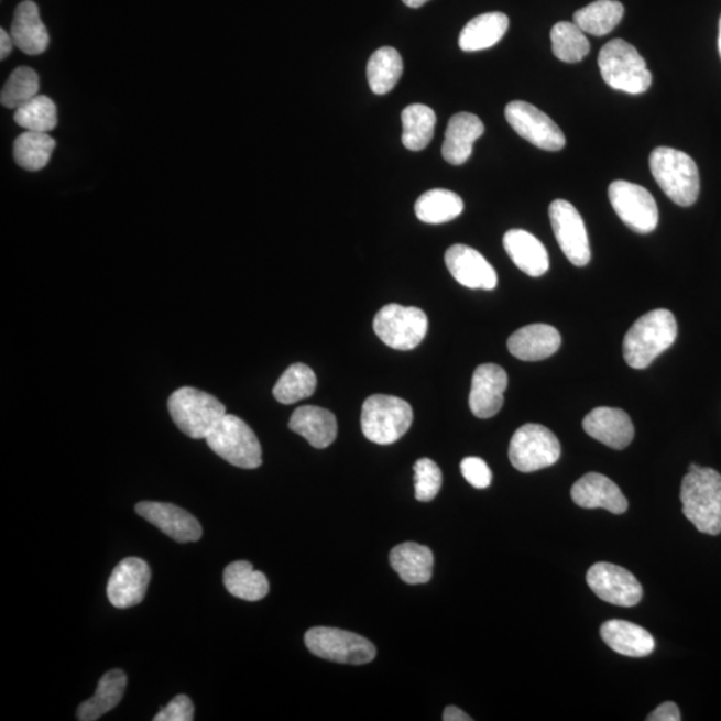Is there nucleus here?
Returning <instances> with one entry per match:
<instances>
[{
  "mask_svg": "<svg viewBox=\"0 0 721 721\" xmlns=\"http://www.w3.org/2000/svg\"><path fill=\"white\" fill-rule=\"evenodd\" d=\"M682 513L706 535L721 533V474L691 463L681 482Z\"/></svg>",
  "mask_w": 721,
  "mask_h": 721,
  "instance_id": "1",
  "label": "nucleus"
},
{
  "mask_svg": "<svg viewBox=\"0 0 721 721\" xmlns=\"http://www.w3.org/2000/svg\"><path fill=\"white\" fill-rule=\"evenodd\" d=\"M677 337L676 318L667 309H656L638 318L626 331L624 360L633 369H645L673 347Z\"/></svg>",
  "mask_w": 721,
  "mask_h": 721,
  "instance_id": "2",
  "label": "nucleus"
},
{
  "mask_svg": "<svg viewBox=\"0 0 721 721\" xmlns=\"http://www.w3.org/2000/svg\"><path fill=\"white\" fill-rule=\"evenodd\" d=\"M649 167L657 185L676 205L688 208L698 200L700 175L691 156L673 148H657L651 153Z\"/></svg>",
  "mask_w": 721,
  "mask_h": 721,
  "instance_id": "3",
  "label": "nucleus"
},
{
  "mask_svg": "<svg viewBox=\"0 0 721 721\" xmlns=\"http://www.w3.org/2000/svg\"><path fill=\"white\" fill-rule=\"evenodd\" d=\"M601 77L613 90L638 96L652 85V74L637 50L623 40H613L600 50Z\"/></svg>",
  "mask_w": 721,
  "mask_h": 721,
  "instance_id": "4",
  "label": "nucleus"
},
{
  "mask_svg": "<svg viewBox=\"0 0 721 721\" xmlns=\"http://www.w3.org/2000/svg\"><path fill=\"white\" fill-rule=\"evenodd\" d=\"M167 406L177 428L194 440H206L226 416V407L215 396L189 386L175 391Z\"/></svg>",
  "mask_w": 721,
  "mask_h": 721,
  "instance_id": "5",
  "label": "nucleus"
},
{
  "mask_svg": "<svg viewBox=\"0 0 721 721\" xmlns=\"http://www.w3.org/2000/svg\"><path fill=\"white\" fill-rule=\"evenodd\" d=\"M412 423V406L403 398L374 394L362 406V433L374 444L389 445L398 441L409 430Z\"/></svg>",
  "mask_w": 721,
  "mask_h": 721,
  "instance_id": "6",
  "label": "nucleus"
},
{
  "mask_svg": "<svg viewBox=\"0 0 721 721\" xmlns=\"http://www.w3.org/2000/svg\"><path fill=\"white\" fill-rule=\"evenodd\" d=\"M209 448L231 466L255 469L262 463V448L250 426L233 415H226L206 437Z\"/></svg>",
  "mask_w": 721,
  "mask_h": 721,
  "instance_id": "7",
  "label": "nucleus"
},
{
  "mask_svg": "<svg viewBox=\"0 0 721 721\" xmlns=\"http://www.w3.org/2000/svg\"><path fill=\"white\" fill-rule=\"evenodd\" d=\"M305 644L313 655L330 662L352 664V666L373 662L378 655V651L368 638L330 626H316L307 631Z\"/></svg>",
  "mask_w": 721,
  "mask_h": 721,
  "instance_id": "8",
  "label": "nucleus"
},
{
  "mask_svg": "<svg viewBox=\"0 0 721 721\" xmlns=\"http://www.w3.org/2000/svg\"><path fill=\"white\" fill-rule=\"evenodd\" d=\"M561 456V445L548 428L526 424L514 433L510 444L512 466L523 473L537 472L555 466Z\"/></svg>",
  "mask_w": 721,
  "mask_h": 721,
  "instance_id": "9",
  "label": "nucleus"
},
{
  "mask_svg": "<svg viewBox=\"0 0 721 721\" xmlns=\"http://www.w3.org/2000/svg\"><path fill=\"white\" fill-rule=\"evenodd\" d=\"M373 328L387 347L413 350L424 341L428 331V317L418 307L391 304L375 315Z\"/></svg>",
  "mask_w": 721,
  "mask_h": 721,
  "instance_id": "10",
  "label": "nucleus"
},
{
  "mask_svg": "<svg viewBox=\"0 0 721 721\" xmlns=\"http://www.w3.org/2000/svg\"><path fill=\"white\" fill-rule=\"evenodd\" d=\"M616 215L636 233L648 234L657 228L658 209L652 194L632 182L614 181L608 189Z\"/></svg>",
  "mask_w": 721,
  "mask_h": 721,
  "instance_id": "11",
  "label": "nucleus"
},
{
  "mask_svg": "<svg viewBox=\"0 0 721 721\" xmlns=\"http://www.w3.org/2000/svg\"><path fill=\"white\" fill-rule=\"evenodd\" d=\"M505 118L511 128L524 140L547 152H560L567 140L555 121L524 100H513L505 108Z\"/></svg>",
  "mask_w": 721,
  "mask_h": 721,
  "instance_id": "12",
  "label": "nucleus"
},
{
  "mask_svg": "<svg viewBox=\"0 0 721 721\" xmlns=\"http://www.w3.org/2000/svg\"><path fill=\"white\" fill-rule=\"evenodd\" d=\"M551 229L562 253L576 266L591 261L588 233L580 212L568 200L556 199L549 206Z\"/></svg>",
  "mask_w": 721,
  "mask_h": 721,
  "instance_id": "13",
  "label": "nucleus"
},
{
  "mask_svg": "<svg viewBox=\"0 0 721 721\" xmlns=\"http://www.w3.org/2000/svg\"><path fill=\"white\" fill-rule=\"evenodd\" d=\"M587 582L599 599L613 605L635 607L643 598V588L636 577L614 564H594L588 570Z\"/></svg>",
  "mask_w": 721,
  "mask_h": 721,
  "instance_id": "14",
  "label": "nucleus"
},
{
  "mask_svg": "<svg viewBox=\"0 0 721 721\" xmlns=\"http://www.w3.org/2000/svg\"><path fill=\"white\" fill-rule=\"evenodd\" d=\"M152 570L138 557H128L118 564L110 576L108 598L118 610L142 603L146 594Z\"/></svg>",
  "mask_w": 721,
  "mask_h": 721,
  "instance_id": "15",
  "label": "nucleus"
},
{
  "mask_svg": "<svg viewBox=\"0 0 721 721\" xmlns=\"http://www.w3.org/2000/svg\"><path fill=\"white\" fill-rule=\"evenodd\" d=\"M135 511L175 542L194 543L203 537L198 520L177 505L142 501L136 504Z\"/></svg>",
  "mask_w": 721,
  "mask_h": 721,
  "instance_id": "16",
  "label": "nucleus"
},
{
  "mask_svg": "<svg viewBox=\"0 0 721 721\" xmlns=\"http://www.w3.org/2000/svg\"><path fill=\"white\" fill-rule=\"evenodd\" d=\"M507 374L496 363H484L474 370L469 406L478 418L496 416L504 405Z\"/></svg>",
  "mask_w": 721,
  "mask_h": 721,
  "instance_id": "17",
  "label": "nucleus"
},
{
  "mask_svg": "<svg viewBox=\"0 0 721 721\" xmlns=\"http://www.w3.org/2000/svg\"><path fill=\"white\" fill-rule=\"evenodd\" d=\"M448 271L459 284L469 288L493 291L498 286V273L482 254L467 244H454L445 253Z\"/></svg>",
  "mask_w": 721,
  "mask_h": 721,
  "instance_id": "18",
  "label": "nucleus"
},
{
  "mask_svg": "<svg viewBox=\"0 0 721 721\" xmlns=\"http://www.w3.org/2000/svg\"><path fill=\"white\" fill-rule=\"evenodd\" d=\"M582 428L594 440L618 450L629 447L635 437L630 416L616 407H596L586 416Z\"/></svg>",
  "mask_w": 721,
  "mask_h": 721,
  "instance_id": "19",
  "label": "nucleus"
},
{
  "mask_svg": "<svg viewBox=\"0 0 721 721\" xmlns=\"http://www.w3.org/2000/svg\"><path fill=\"white\" fill-rule=\"evenodd\" d=\"M572 500L576 505L586 510L603 507L613 514H622L629 510V500L611 479L600 473H587L572 487Z\"/></svg>",
  "mask_w": 721,
  "mask_h": 721,
  "instance_id": "20",
  "label": "nucleus"
},
{
  "mask_svg": "<svg viewBox=\"0 0 721 721\" xmlns=\"http://www.w3.org/2000/svg\"><path fill=\"white\" fill-rule=\"evenodd\" d=\"M561 347V336L554 326L533 324L514 331L507 340L512 356L522 361H542Z\"/></svg>",
  "mask_w": 721,
  "mask_h": 721,
  "instance_id": "21",
  "label": "nucleus"
},
{
  "mask_svg": "<svg viewBox=\"0 0 721 721\" xmlns=\"http://www.w3.org/2000/svg\"><path fill=\"white\" fill-rule=\"evenodd\" d=\"M484 131V123L478 116L459 112L451 117L441 149L444 160L455 166L466 163L472 155L474 142Z\"/></svg>",
  "mask_w": 721,
  "mask_h": 721,
  "instance_id": "22",
  "label": "nucleus"
},
{
  "mask_svg": "<svg viewBox=\"0 0 721 721\" xmlns=\"http://www.w3.org/2000/svg\"><path fill=\"white\" fill-rule=\"evenodd\" d=\"M11 36L22 53L35 56L48 48L50 36L42 22L40 9L33 0H24L18 6L11 24Z\"/></svg>",
  "mask_w": 721,
  "mask_h": 721,
  "instance_id": "23",
  "label": "nucleus"
},
{
  "mask_svg": "<svg viewBox=\"0 0 721 721\" xmlns=\"http://www.w3.org/2000/svg\"><path fill=\"white\" fill-rule=\"evenodd\" d=\"M288 428L303 436L316 449L328 448L335 443L338 431L334 413L309 405L294 411Z\"/></svg>",
  "mask_w": 721,
  "mask_h": 721,
  "instance_id": "24",
  "label": "nucleus"
},
{
  "mask_svg": "<svg viewBox=\"0 0 721 721\" xmlns=\"http://www.w3.org/2000/svg\"><path fill=\"white\" fill-rule=\"evenodd\" d=\"M504 249L514 265L531 277H542L549 269V255L544 244L528 231L513 229L504 236Z\"/></svg>",
  "mask_w": 721,
  "mask_h": 721,
  "instance_id": "25",
  "label": "nucleus"
},
{
  "mask_svg": "<svg viewBox=\"0 0 721 721\" xmlns=\"http://www.w3.org/2000/svg\"><path fill=\"white\" fill-rule=\"evenodd\" d=\"M601 638L620 655L630 657L648 656L655 649V641L647 630L625 620H610L601 625Z\"/></svg>",
  "mask_w": 721,
  "mask_h": 721,
  "instance_id": "26",
  "label": "nucleus"
},
{
  "mask_svg": "<svg viewBox=\"0 0 721 721\" xmlns=\"http://www.w3.org/2000/svg\"><path fill=\"white\" fill-rule=\"evenodd\" d=\"M391 566L406 585H425L431 579L435 556L425 545L404 543L392 549Z\"/></svg>",
  "mask_w": 721,
  "mask_h": 721,
  "instance_id": "27",
  "label": "nucleus"
},
{
  "mask_svg": "<svg viewBox=\"0 0 721 721\" xmlns=\"http://www.w3.org/2000/svg\"><path fill=\"white\" fill-rule=\"evenodd\" d=\"M510 19L503 12H487L476 17L461 31L460 48L467 53L491 48L503 40Z\"/></svg>",
  "mask_w": 721,
  "mask_h": 721,
  "instance_id": "28",
  "label": "nucleus"
},
{
  "mask_svg": "<svg viewBox=\"0 0 721 721\" xmlns=\"http://www.w3.org/2000/svg\"><path fill=\"white\" fill-rule=\"evenodd\" d=\"M128 677L121 669H112L99 680L96 693L92 698L81 703L78 708L77 718L80 721H96L103 714L114 710L123 699L127 689Z\"/></svg>",
  "mask_w": 721,
  "mask_h": 721,
  "instance_id": "29",
  "label": "nucleus"
},
{
  "mask_svg": "<svg viewBox=\"0 0 721 721\" xmlns=\"http://www.w3.org/2000/svg\"><path fill=\"white\" fill-rule=\"evenodd\" d=\"M223 585L229 593L247 601H259L269 593L266 576L248 561H236L226 567Z\"/></svg>",
  "mask_w": 721,
  "mask_h": 721,
  "instance_id": "30",
  "label": "nucleus"
},
{
  "mask_svg": "<svg viewBox=\"0 0 721 721\" xmlns=\"http://www.w3.org/2000/svg\"><path fill=\"white\" fill-rule=\"evenodd\" d=\"M404 73V62L393 47H381L368 62L367 74L370 89L378 96L392 91Z\"/></svg>",
  "mask_w": 721,
  "mask_h": 721,
  "instance_id": "31",
  "label": "nucleus"
},
{
  "mask_svg": "<svg viewBox=\"0 0 721 721\" xmlns=\"http://www.w3.org/2000/svg\"><path fill=\"white\" fill-rule=\"evenodd\" d=\"M624 6L618 0H596L575 12L573 22L586 34L604 36L622 22Z\"/></svg>",
  "mask_w": 721,
  "mask_h": 721,
  "instance_id": "32",
  "label": "nucleus"
},
{
  "mask_svg": "<svg viewBox=\"0 0 721 721\" xmlns=\"http://www.w3.org/2000/svg\"><path fill=\"white\" fill-rule=\"evenodd\" d=\"M403 119V143L412 152H422L435 135L436 112L429 106L411 105L401 114Z\"/></svg>",
  "mask_w": 721,
  "mask_h": 721,
  "instance_id": "33",
  "label": "nucleus"
},
{
  "mask_svg": "<svg viewBox=\"0 0 721 721\" xmlns=\"http://www.w3.org/2000/svg\"><path fill=\"white\" fill-rule=\"evenodd\" d=\"M415 209L419 221L440 225L459 217L463 210V203L459 194L435 189L424 193L417 199Z\"/></svg>",
  "mask_w": 721,
  "mask_h": 721,
  "instance_id": "34",
  "label": "nucleus"
},
{
  "mask_svg": "<svg viewBox=\"0 0 721 721\" xmlns=\"http://www.w3.org/2000/svg\"><path fill=\"white\" fill-rule=\"evenodd\" d=\"M56 142L47 133L26 131L19 135L14 143V160L28 172H40L48 165Z\"/></svg>",
  "mask_w": 721,
  "mask_h": 721,
  "instance_id": "35",
  "label": "nucleus"
},
{
  "mask_svg": "<svg viewBox=\"0 0 721 721\" xmlns=\"http://www.w3.org/2000/svg\"><path fill=\"white\" fill-rule=\"evenodd\" d=\"M317 378L312 368L305 363L288 367L273 389L275 400L281 404L292 405L309 398L316 392Z\"/></svg>",
  "mask_w": 721,
  "mask_h": 721,
  "instance_id": "36",
  "label": "nucleus"
},
{
  "mask_svg": "<svg viewBox=\"0 0 721 721\" xmlns=\"http://www.w3.org/2000/svg\"><path fill=\"white\" fill-rule=\"evenodd\" d=\"M550 41L551 52L566 64H577L591 52L587 34L575 22L555 24L550 31Z\"/></svg>",
  "mask_w": 721,
  "mask_h": 721,
  "instance_id": "37",
  "label": "nucleus"
},
{
  "mask_svg": "<svg viewBox=\"0 0 721 721\" xmlns=\"http://www.w3.org/2000/svg\"><path fill=\"white\" fill-rule=\"evenodd\" d=\"M14 121L26 131L48 134L58 124V110L53 99L36 96L15 110Z\"/></svg>",
  "mask_w": 721,
  "mask_h": 721,
  "instance_id": "38",
  "label": "nucleus"
},
{
  "mask_svg": "<svg viewBox=\"0 0 721 721\" xmlns=\"http://www.w3.org/2000/svg\"><path fill=\"white\" fill-rule=\"evenodd\" d=\"M40 77L33 68L18 67L6 81L0 102L4 108L17 110L29 100L40 96Z\"/></svg>",
  "mask_w": 721,
  "mask_h": 721,
  "instance_id": "39",
  "label": "nucleus"
},
{
  "mask_svg": "<svg viewBox=\"0 0 721 721\" xmlns=\"http://www.w3.org/2000/svg\"><path fill=\"white\" fill-rule=\"evenodd\" d=\"M416 499L428 503L440 492L443 485L441 469L435 461L419 459L415 466Z\"/></svg>",
  "mask_w": 721,
  "mask_h": 721,
  "instance_id": "40",
  "label": "nucleus"
},
{
  "mask_svg": "<svg viewBox=\"0 0 721 721\" xmlns=\"http://www.w3.org/2000/svg\"><path fill=\"white\" fill-rule=\"evenodd\" d=\"M461 473L470 485L485 489L491 485L492 472L488 463L479 457H467L461 462Z\"/></svg>",
  "mask_w": 721,
  "mask_h": 721,
  "instance_id": "41",
  "label": "nucleus"
},
{
  "mask_svg": "<svg viewBox=\"0 0 721 721\" xmlns=\"http://www.w3.org/2000/svg\"><path fill=\"white\" fill-rule=\"evenodd\" d=\"M194 719L193 701L185 695L175 698L155 714L154 721H192Z\"/></svg>",
  "mask_w": 721,
  "mask_h": 721,
  "instance_id": "42",
  "label": "nucleus"
},
{
  "mask_svg": "<svg viewBox=\"0 0 721 721\" xmlns=\"http://www.w3.org/2000/svg\"><path fill=\"white\" fill-rule=\"evenodd\" d=\"M648 721H680L681 714L679 708L673 701H667L658 706L654 712H651Z\"/></svg>",
  "mask_w": 721,
  "mask_h": 721,
  "instance_id": "43",
  "label": "nucleus"
},
{
  "mask_svg": "<svg viewBox=\"0 0 721 721\" xmlns=\"http://www.w3.org/2000/svg\"><path fill=\"white\" fill-rule=\"evenodd\" d=\"M15 43L11 34L4 29H0V59L4 61L12 52Z\"/></svg>",
  "mask_w": 721,
  "mask_h": 721,
  "instance_id": "44",
  "label": "nucleus"
},
{
  "mask_svg": "<svg viewBox=\"0 0 721 721\" xmlns=\"http://www.w3.org/2000/svg\"><path fill=\"white\" fill-rule=\"evenodd\" d=\"M444 721H472L473 719L468 717V714L455 706H449L445 708L444 711Z\"/></svg>",
  "mask_w": 721,
  "mask_h": 721,
  "instance_id": "45",
  "label": "nucleus"
},
{
  "mask_svg": "<svg viewBox=\"0 0 721 721\" xmlns=\"http://www.w3.org/2000/svg\"><path fill=\"white\" fill-rule=\"evenodd\" d=\"M403 2L407 6V8L412 9H418L422 8L426 2H429V0H403Z\"/></svg>",
  "mask_w": 721,
  "mask_h": 721,
  "instance_id": "46",
  "label": "nucleus"
},
{
  "mask_svg": "<svg viewBox=\"0 0 721 721\" xmlns=\"http://www.w3.org/2000/svg\"><path fill=\"white\" fill-rule=\"evenodd\" d=\"M719 53L721 56V17H720V22H719Z\"/></svg>",
  "mask_w": 721,
  "mask_h": 721,
  "instance_id": "47",
  "label": "nucleus"
}]
</instances>
